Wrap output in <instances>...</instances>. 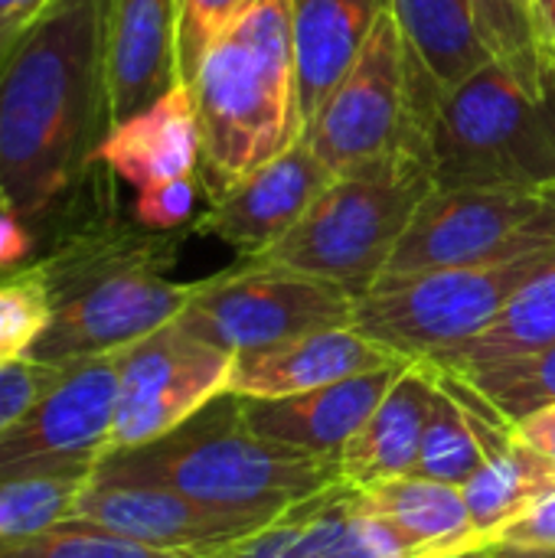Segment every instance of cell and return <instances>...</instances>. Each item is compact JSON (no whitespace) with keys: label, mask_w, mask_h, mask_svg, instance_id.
I'll list each match as a JSON object with an SVG mask.
<instances>
[{"label":"cell","mask_w":555,"mask_h":558,"mask_svg":"<svg viewBox=\"0 0 555 558\" xmlns=\"http://www.w3.org/2000/svg\"><path fill=\"white\" fill-rule=\"evenodd\" d=\"M555 248L514 262L383 275L353 307V327L399 360H432L478 337Z\"/></svg>","instance_id":"8"},{"label":"cell","mask_w":555,"mask_h":558,"mask_svg":"<svg viewBox=\"0 0 555 558\" xmlns=\"http://www.w3.org/2000/svg\"><path fill=\"white\" fill-rule=\"evenodd\" d=\"M52 320V298L39 262L0 275V366L29 360Z\"/></svg>","instance_id":"29"},{"label":"cell","mask_w":555,"mask_h":558,"mask_svg":"<svg viewBox=\"0 0 555 558\" xmlns=\"http://www.w3.org/2000/svg\"><path fill=\"white\" fill-rule=\"evenodd\" d=\"M550 196H553V199H555V190H550Z\"/></svg>","instance_id":"43"},{"label":"cell","mask_w":555,"mask_h":558,"mask_svg":"<svg viewBox=\"0 0 555 558\" xmlns=\"http://www.w3.org/2000/svg\"><path fill=\"white\" fill-rule=\"evenodd\" d=\"M393 363H409L363 337L353 324L314 330L262 350L236 353L229 392L242 399H281L353 379Z\"/></svg>","instance_id":"15"},{"label":"cell","mask_w":555,"mask_h":558,"mask_svg":"<svg viewBox=\"0 0 555 558\" xmlns=\"http://www.w3.org/2000/svg\"><path fill=\"white\" fill-rule=\"evenodd\" d=\"M555 248V199L530 190H432L386 275L514 262Z\"/></svg>","instance_id":"10"},{"label":"cell","mask_w":555,"mask_h":558,"mask_svg":"<svg viewBox=\"0 0 555 558\" xmlns=\"http://www.w3.org/2000/svg\"><path fill=\"white\" fill-rule=\"evenodd\" d=\"M494 558H555V549H520V546L494 543Z\"/></svg>","instance_id":"41"},{"label":"cell","mask_w":555,"mask_h":558,"mask_svg":"<svg viewBox=\"0 0 555 558\" xmlns=\"http://www.w3.org/2000/svg\"><path fill=\"white\" fill-rule=\"evenodd\" d=\"M533 20H536L543 59L550 69H555V0H533Z\"/></svg>","instance_id":"40"},{"label":"cell","mask_w":555,"mask_h":558,"mask_svg":"<svg viewBox=\"0 0 555 558\" xmlns=\"http://www.w3.org/2000/svg\"><path fill=\"white\" fill-rule=\"evenodd\" d=\"M357 494L366 510L393 523L402 536H409L435 558L491 543L478 536L464 504V490L458 484H445L415 471L383 484L357 487Z\"/></svg>","instance_id":"23"},{"label":"cell","mask_w":555,"mask_h":558,"mask_svg":"<svg viewBox=\"0 0 555 558\" xmlns=\"http://www.w3.org/2000/svg\"><path fill=\"white\" fill-rule=\"evenodd\" d=\"M353 307L357 298L324 278L239 258L232 268L193 281V294L177 320L236 356L314 330L350 327Z\"/></svg>","instance_id":"9"},{"label":"cell","mask_w":555,"mask_h":558,"mask_svg":"<svg viewBox=\"0 0 555 558\" xmlns=\"http://www.w3.org/2000/svg\"><path fill=\"white\" fill-rule=\"evenodd\" d=\"M190 95L200 124L196 180L209 206L304 134L291 0H258L209 49Z\"/></svg>","instance_id":"3"},{"label":"cell","mask_w":555,"mask_h":558,"mask_svg":"<svg viewBox=\"0 0 555 558\" xmlns=\"http://www.w3.org/2000/svg\"><path fill=\"white\" fill-rule=\"evenodd\" d=\"M69 523L95 526L160 553L203 556L255 533L272 520L222 513L164 484L92 477Z\"/></svg>","instance_id":"13"},{"label":"cell","mask_w":555,"mask_h":558,"mask_svg":"<svg viewBox=\"0 0 555 558\" xmlns=\"http://www.w3.org/2000/svg\"><path fill=\"white\" fill-rule=\"evenodd\" d=\"M95 477L173 487L213 510L278 520L291 507L340 484V464L258 435L226 392L173 432L108 451Z\"/></svg>","instance_id":"4"},{"label":"cell","mask_w":555,"mask_h":558,"mask_svg":"<svg viewBox=\"0 0 555 558\" xmlns=\"http://www.w3.org/2000/svg\"><path fill=\"white\" fill-rule=\"evenodd\" d=\"M497 543L520 546V549H555V494L536 500L530 510L510 520L497 533Z\"/></svg>","instance_id":"35"},{"label":"cell","mask_w":555,"mask_h":558,"mask_svg":"<svg viewBox=\"0 0 555 558\" xmlns=\"http://www.w3.org/2000/svg\"><path fill=\"white\" fill-rule=\"evenodd\" d=\"M334 180L330 167L301 137L294 147L249 173L222 199L190 222L193 235L229 245L239 258H255L278 245Z\"/></svg>","instance_id":"14"},{"label":"cell","mask_w":555,"mask_h":558,"mask_svg":"<svg viewBox=\"0 0 555 558\" xmlns=\"http://www.w3.org/2000/svg\"><path fill=\"white\" fill-rule=\"evenodd\" d=\"M0 558H193L180 553H160L114 533L62 523L56 530L23 536V539H0Z\"/></svg>","instance_id":"30"},{"label":"cell","mask_w":555,"mask_h":558,"mask_svg":"<svg viewBox=\"0 0 555 558\" xmlns=\"http://www.w3.org/2000/svg\"><path fill=\"white\" fill-rule=\"evenodd\" d=\"M285 543H288V517L281 513L278 520L258 526L255 533L193 558H285Z\"/></svg>","instance_id":"36"},{"label":"cell","mask_w":555,"mask_h":558,"mask_svg":"<svg viewBox=\"0 0 555 558\" xmlns=\"http://www.w3.org/2000/svg\"><path fill=\"white\" fill-rule=\"evenodd\" d=\"M550 343H555V255L507 301V307L478 337L425 363L438 369H455L523 356Z\"/></svg>","instance_id":"27"},{"label":"cell","mask_w":555,"mask_h":558,"mask_svg":"<svg viewBox=\"0 0 555 558\" xmlns=\"http://www.w3.org/2000/svg\"><path fill=\"white\" fill-rule=\"evenodd\" d=\"M432 190V157L425 150H393L334 177L301 222L255 258L363 298L386 275L396 245Z\"/></svg>","instance_id":"6"},{"label":"cell","mask_w":555,"mask_h":558,"mask_svg":"<svg viewBox=\"0 0 555 558\" xmlns=\"http://www.w3.org/2000/svg\"><path fill=\"white\" fill-rule=\"evenodd\" d=\"M435 399L438 369L425 360L406 363L373 415L340 451V481L350 487H370L415 474Z\"/></svg>","instance_id":"18"},{"label":"cell","mask_w":555,"mask_h":558,"mask_svg":"<svg viewBox=\"0 0 555 558\" xmlns=\"http://www.w3.org/2000/svg\"><path fill=\"white\" fill-rule=\"evenodd\" d=\"M196 196H203L196 177L164 180V183H154V186L137 190V199H134L131 213H134V219H137L141 226H147V229L177 232V229L190 226Z\"/></svg>","instance_id":"33"},{"label":"cell","mask_w":555,"mask_h":558,"mask_svg":"<svg viewBox=\"0 0 555 558\" xmlns=\"http://www.w3.org/2000/svg\"><path fill=\"white\" fill-rule=\"evenodd\" d=\"M445 558H494V543H478V546H468V549L451 553Z\"/></svg>","instance_id":"42"},{"label":"cell","mask_w":555,"mask_h":558,"mask_svg":"<svg viewBox=\"0 0 555 558\" xmlns=\"http://www.w3.org/2000/svg\"><path fill=\"white\" fill-rule=\"evenodd\" d=\"M461 490L478 536L497 543V533L510 520L555 494V461L510 428L494 441L487 461L471 474L468 484H461Z\"/></svg>","instance_id":"24"},{"label":"cell","mask_w":555,"mask_h":558,"mask_svg":"<svg viewBox=\"0 0 555 558\" xmlns=\"http://www.w3.org/2000/svg\"><path fill=\"white\" fill-rule=\"evenodd\" d=\"M406 363H393L386 369H373L353 379H340L311 392L281 396V399H242L245 422L288 448L330 458L337 461L340 451L350 445V438L363 428V422L373 415L393 379L402 373Z\"/></svg>","instance_id":"17"},{"label":"cell","mask_w":555,"mask_h":558,"mask_svg":"<svg viewBox=\"0 0 555 558\" xmlns=\"http://www.w3.org/2000/svg\"><path fill=\"white\" fill-rule=\"evenodd\" d=\"M504 432L510 428L494 422L455 379L438 373V399L425 425L419 474L461 487L487 461V451Z\"/></svg>","instance_id":"25"},{"label":"cell","mask_w":555,"mask_h":558,"mask_svg":"<svg viewBox=\"0 0 555 558\" xmlns=\"http://www.w3.org/2000/svg\"><path fill=\"white\" fill-rule=\"evenodd\" d=\"M389 0H291V49L304 124L366 49Z\"/></svg>","instance_id":"19"},{"label":"cell","mask_w":555,"mask_h":558,"mask_svg":"<svg viewBox=\"0 0 555 558\" xmlns=\"http://www.w3.org/2000/svg\"><path fill=\"white\" fill-rule=\"evenodd\" d=\"M285 517V558H435L393 523L366 510L357 487L343 481L291 507Z\"/></svg>","instance_id":"21"},{"label":"cell","mask_w":555,"mask_h":558,"mask_svg":"<svg viewBox=\"0 0 555 558\" xmlns=\"http://www.w3.org/2000/svg\"><path fill=\"white\" fill-rule=\"evenodd\" d=\"M258 0H177V56L180 82L190 85L209 49L255 7Z\"/></svg>","instance_id":"32"},{"label":"cell","mask_w":555,"mask_h":558,"mask_svg":"<svg viewBox=\"0 0 555 558\" xmlns=\"http://www.w3.org/2000/svg\"><path fill=\"white\" fill-rule=\"evenodd\" d=\"M114 173L92 177L39 229V268L52 298V320L29 360L69 363L114 353L180 317L193 281L167 278L186 232L147 229L121 213Z\"/></svg>","instance_id":"2"},{"label":"cell","mask_w":555,"mask_h":558,"mask_svg":"<svg viewBox=\"0 0 555 558\" xmlns=\"http://www.w3.org/2000/svg\"><path fill=\"white\" fill-rule=\"evenodd\" d=\"M98 160L134 190L196 177L200 167V124L190 85L170 88L150 108L124 118L101 141Z\"/></svg>","instance_id":"20"},{"label":"cell","mask_w":555,"mask_h":558,"mask_svg":"<svg viewBox=\"0 0 555 558\" xmlns=\"http://www.w3.org/2000/svg\"><path fill=\"white\" fill-rule=\"evenodd\" d=\"M98 461H39L0 471V539H23L72 520Z\"/></svg>","instance_id":"26"},{"label":"cell","mask_w":555,"mask_h":558,"mask_svg":"<svg viewBox=\"0 0 555 558\" xmlns=\"http://www.w3.org/2000/svg\"><path fill=\"white\" fill-rule=\"evenodd\" d=\"M429 150L438 190H555V69L491 59L442 95Z\"/></svg>","instance_id":"5"},{"label":"cell","mask_w":555,"mask_h":558,"mask_svg":"<svg viewBox=\"0 0 555 558\" xmlns=\"http://www.w3.org/2000/svg\"><path fill=\"white\" fill-rule=\"evenodd\" d=\"M52 0H0V56Z\"/></svg>","instance_id":"38"},{"label":"cell","mask_w":555,"mask_h":558,"mask_svg":"<svg viewBox=\"0 0 555 558\" xmlns=\"http://www.w3.org/2000/svg\"><path fill=\"white\" fill-rule=\"evenodd\" d=\"M442 92L415 75L396 16L386 10L366 49L304 124L307 147L334 177L393 150H429Z\"/></svg>","instance_id":"7"},{"label":"cell","mask_w":555,"mask_h":558,"mask_svg":"<svg viewBox=\"0 0 555 558\" xmlns=\"http://www.w3.org/2000/svg\"><path fill=\"white\" fill-rule=\"evenodd\" d=\"M39 255V239L20 216L0 209V275L33 265Z\"/></svg>","instance_id":"37"},{"label":"cell","mask_w":555,"mask_h":558,"mask_svg":"<svg viewBox=\"0 0 555 558\" xmlns=\"http://www.w3.org/2000/svg\"><path fill=\"white\" fill-rule=\"evenodd\" d=\"M232 353L200 340L180 320L118 350V412L111 451L147 445L229 392Z\"/></svg>","instance_id":"11"},{"label":"cell","mask_w":555,"mask_h":558,"mask_svg":"<svg viewBox=\"0 0 555 558\" xmlns=\"http://www.w3.org/2000/svg\"><path fill=\"white\" fill-rule=\"evenodd\" d=\"M438 373L455 379L494 422L507 428H517L530 415L555 405V343L523 356L455 366Z\"/></svg>","instance_id":"28"},{"label":"cell","mask_w":555,"mask_h":558,"mask_svg":"<svg viewBox=\"0 0 555 558\" xmlns=\"http://www.w3.org/2000/svg\"><path fill=\"white\" fill-rule=\"evenodd\" d=\"M118 412V350L56 366L36 402L0 432V471L39 461H101Z\"/></svg>","instance_id":"12"},{"label":"cell","mask_w":555,"mask_h":558,"mask_svg":"<svg viewBox=\"0 0 555 558\" xmlns=\"http://www.w3.org/2000/svg\"><path fill=\"white\" fill-rule=\"evenodd\" d=\"M56 366L36 360H16L0 366V432H7L49 386Z\"/></svg>","instance_id":"34"},{"label":"cell","mask_w":555,"mask_h":558,"mask_svg":"<svg viewBox=\"0 0 555 558\" xmlns=\"http://www.w3.org/2000/svg\"><path fill=\"white\" fill-rule=\"evenodd\" d=\"M471 7L494 59L527 72L546 69L533 20V0H471Z\"/></svg>","instance_id":"31"},{"label":"cell","mask_w":555,"mask_h":558,"mask_svg":"<svg viewBox=\"0 0 555 558\" xmlns=\"http://www.w3.org/2000/svg\"><path fill=\"white\" fill-rule=\"evenodd\" d=\"M389 13L396 16L409 62L442 95L494 59L471 0H389Z\"/></svg>","instance_id":"22"},{"label":"cell","mask_w":555,"mask_h":558,"mask_svg":"<svg viewBox=\"0 0 555 558\" xmlns=\"http://www.w3.org/2000/svg\"><path fill=\"white\" fill-rule=\"evenodd\" d=\"M108 131L105 0H52L0 56V209L39 239Z\"/></svg>","instance_id":"1"},{"label":"cell","mask_w":555,"mask_h":558,"mask_svg":"<svg viewBox=\"0 0 555 558\" xmlns=\"http://www.w3.org/2000/svg\"><path fill=\"white\" fill-rule=\"evenodd\" d=\"M527 445H533L536 451H543L546 458L555 461V405L553 409H543L536 415H530L527 422H520L514 428Z\"/></svg>","instance_id":"39"},{"label":"cell","mask_w":555,"mask_h":558,"mask_svg":"<svg viewBox=\"0 0 555 558\" xmlns=\"http://www.w3.org/2000/svg\"><path fill=\"white\" fill-rule=\"evenodd\" d=\"M111 128L180 85L177 0H105Z\"/></svg>","instance_id":"16"}]
</instances>
